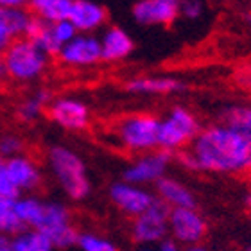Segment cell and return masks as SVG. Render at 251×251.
Masks as SVG:
<instances>
[{
	"instance_id": "18",
	"label": "cell",
	"mask_w": 251,
	"mask_h": 251,
	"mask_svg": "<svg viewBox=\"0 0 251 251\" xmlns=\"http://www.w3.org/2000/svg\"><path fill=\"white\" fill-rule=\"evenodd\" d=\"M156 196L169 208H196V196L185 183L171 176H163L156 183Z\"/></svg>"
},
{
	"instance_id": "23",
	"label": "cell",
	"mask_w": 251,
	"mask_h": 251,
	"mask_svg": "<svg viewBox=\"0 0 251 251\" xmlns=\"http://www.w3.org/2000/svg\"><path fill=\"white\" fill-rule=\"evenodd\" d=\"M52 241L36 230H24L11 237V251H54Z\"/></svg>"
},
{
	"instance_id": "1",
	"label": "cell",
	"mask_w": 251,
	"mask_h": 251,
	"mask_svg": "<svg viewBox=\"0 0 251 251\" xmlns=\"http://www.w3.org/2000/svg\"><path fill=\"white\" fill-rule=\"evenodd\" d=\"M176 160L194 173H251V138L223 122L206 126L192 146L176 152Z\"/></svg>"
},
{
	"instance_id": "9",
	"label": "cell",
	"mask_w": 251,
	"mask_h": 251,
	"mask_svg": "<svg viewBox=\"0 0 251 251\" xmlns=\"http://www.w3.org/2000/svg\"><path fill=\"white\" fill-rule=\"evenodd\" d=\"M208 231V225L198 208H171L169 233L179 246H198Z\"/></svg>"
},
{
	"instance_id": "7",
	"label": "cell",
	"mask_w": 251,
	"mask_h": 251,
	"mask_svg": "<svg viewBox=\"0 0 251 251\" xmlns=\"http://www.w3.org/2000/svg\"><path fill=\"white\" fill-rule=\"evenodd\" d=\"M169 214L171 208L156 198L149 208L133 219L131 237L140 246L162 244L169 235Z\"/></svg>"
},
{
	"instance_id": "36",
	"label": "cell",
	"mask_w": 251,
	"mask_h": 251,
	"mask_svg": "<svg viewBox=\"0 0 251 251\" xmlns=\"http://www.w3.org/2000/svg\"><path fill=\"white\" fill-rule=\"evenodd\" d=\"M4 77V65H2V52H0V79Z\"/></svg>"
},
{
	"instance_id": "6",
	"label": "cell",
	"mask_w": 251,
	"mask_h": 251,
	"mask_svg": "<svg viewBox=\"0 0 251 251\" xmlns=\"http://www.w3.org/2000/svg\"><path fill=\"white\" fill-rule=\"evenodd\" d=\"M158 117L151 113H133L122 117L113 127V133L126 151L146 154L158 149Z\"/></svg>"
},
{
	"instance_id": "24",
	"label": "cell",
	"mask_w": 251,
	"mask_h": 251,
	"mask_svg": "<svg viewBox=\"0 0 251 251\" xmlns=\"http://www.w3.org/2000/svg\"><path fill=\"white\" fill-rule=\"evenodd\" d=\"M24 230L25 228L16 215L15 199L0 196V233L7 237H15L16 233H20Z\"/></svg>"
},
{
	"instance_id": "26",
	"label": "cell",
	"mask_w": 251,
	"mask_h": 251,
	"mask_svg": "<svg viewBox=\"0 0 251 251\" xmlns=\"http://www.w3.org/2000/svg\"><path fill=\"white\" fill-rule=\"evenodd\" d=\"M77 248L81 251H119L115 242L108 241L97 233H92V231H79Z\"/></svg>"
},
{
	"instance_id": "33",
	"label": "cell",
	"mask_w": 251,
	"mask_h": 251,
	"mask_svg": "<svg viewBox=\"0 0 251 251\" xmlns=\"http://www.w3.org/2000/svg\"><path fill=\"white\" fill-rule=\"evenodd\" d=\"M0 251H11V237L0 233Z\"/></svg>"
},
{
	"instance_id": "10",
	"label": "cell",
	"mask_w": 251,
	"mask_h": 251,
	"mask_svg": "<svg viewBox=\"0 0 251 251\" xmlns=\"http://www.w3.org/2000/svg\"><path fill=\"white\" fill-rule=\"evenodd\" d=\"M47 117L65 131H84L92 121V111L84 100L72 95H61L50 100Z\"/></svg>"
},
{
	"instance_id": "21",
	"label": "cell",
	"mask_w": 251,
	"mask_h": 251,
	"mask_svg": "<svg viewBox=\"0 0 251 251\" xmlns=\"http://www.w3.org/2000/svg\"><path fill=\"white\" fill-rule=\"evenodd\" d=\"M72 4L74 0H29L27 11L45 24H56V22L68 20Z\"/></svg>"
},
{
	"instance_id": "39",
	"label": "cell",
	"mask_w": 251,
	"mask_h": 251,
	"mask_svg": "<svg viewBox=\"0 0 251 251\" xmlns=\"http://www.w3.org/2000/svg\"><path fill=\"white\" fill-rule=\"evenodd\" d=\"M250 251H251V250H250Z\"/></svg>"
},
{
	"instance_id": "34",
	"label": "cell",
	"mask_w": 251,
	"mask_h": 251,
	"mask_svg": "<svg viewBox=\"0 0 251 251\" xmlns=\"http://www.w3.org/2000/svg\"><path fill=\"white\" fill-rule=\"evenodd\" d=\"M185 251H206V248L201 246V244H198V246H188V248H185Z\"/></svg>"
},
{
	"instance_id": "13",
	"label": "cell",
	"mask_w": 251,
	"mask_h": 251,
	"mask_svg": "<svg viewBox=\"0 0 251 251\" xmlns=\"http://www.w3.org/2000/svg\"><path fill=\"white\" fill-rule=\"evenodd\" d=\"M4 165L7 178L20 196L36 192L43 185V171L40 167V163L25 152L20 156L4 160Z\"/></svg>"
},
{
	"instance_id": "37",
	"label": "cell",
	"mask_w": 251,
	"mask_h": 251,
	"mask_svg": "<svg viewBox=\"0 0 251 251\" xmlns=\"http://www.w3.org/2000/svg\"><path fill=\"white\" fill-rule=\"evenodd\" d=\"M246 25H248V29H250V32H251V13H248V15H246Z\"/></svg>"
},
{
	"instance_id": "8",
	"label": "cell",
	"mask_w": 251,
	"mask_h": 251,
	"mask_svg": "<svg viewBox=\"0 0 251 251\" xmlns=\"http://www.w3.org/2000/svg\"><path fill=\"white\" fill-rule=\"evenodd\" d=\"M171 162H173V154L167 151H162V149L140 154L124 169V173H122L124 179L122 181L138 185V187L156 183L158 179L167 176V169Z\"/></svg>"
},
{
	"instance_id": "27",
	"label": "cell",
	"mask_w": 251,
	"mask_h": 251,
	"mask_svg": "<svg viewBox=\"0 0 251 251\" xmlns=\"http://www.w3.org/2000/svg\"><path fill=\"white\" fill-rule=\"evenodd\" d=\"M25 151V140L16 133H4L0 135V158L9 160V158L20 156Z\"/></svg>"
},
{
	"instance_id": "15",
	"label": "cell",
	"mask_w": 251,
	"mask_h": 251,
	"mask_svg": "<svg viewBox=\"0 0 251 251\" xmlns=\"http://www.w3.org/2000/svg\"><path fill=\"white\" fill-rule=\"evenodd\" d=\"M68 22L81 34H95L108 22V11L102 4L94 0H74Z\"/></svg>"
},
{
	"instance_id": "31",
	"label": "cell",
	"mask_w": 251,
	"mask_h": 251,
	"mask_svg": "<svg viewBox=\"0 0 251 251\" xmlns=\"http://www.w3.org/2000/svg\"><path fill=\"white\" fill-rule=\"evenodd\" d=\"M29 0H0V7L2 9H24L27 7Z\"/></svg>"
},
{
	"instance_id": "19",
	"label": "cell",
	"mask_w": 251,
	"mask_h": 251,
	"mask_svg": "<svg viewBox=\"0 0 251 251\" xmlns=\"http://www.w3.org/2000/svg\"><path fill=\"white\" fill-rule=\"evenodd\" d=\"M31 20L32 15L27 11V7L24 9H2L0 7V52L15 38L25 36Z\"/></svg>"
},
{
	"instance_id": "35",
	"label": "cell",
	"mask_w": 251,
	"mask_h": 251,
	"mask_svg": "<svg viewBox=\"0 0 251 251\" xmlns=\"http://www.w3.org/2000/svg\"><path fill=\"white\" fill-rule=\"evenodd\" d=\"M138 251H158V248L154 250L152 246H140V250H138Z\"/></svg>"
},
{
	"instance_id": "14",
	"label": "cell",
	"mask_w": 251,
	"mask_h": 251,
	"mask_svg": "<svg viewBox=\"0 0 251 251\" xmlns=\"http://www.w3.org/2000/svg\"><path fill=\"white\" fill-rule=\"evenodd\" d=\"M111 203L121 210L122 214L129 215V217H138L144 214L154 201L156 196L147 190L146 187H138V185H131L126 181H117L108 190Z\"/></svg>"
},
{
	"instance_id": "17",
	"label": "cell",
	"mask_w": 251,
	"mask_h": 251,
	"mask_svg": "<svg viewBox=\"0 0 251 251\" xmlns=\"http://www.w3.org/2000/svg\"><path fill=\"white\" fill-rule=\"evenodd\" d=\"M187 88L183 81L171 75H144L129 79L124 90L133 95H174Z\"/></svg>"
},
{
	"instance_id": "11",
	"label": "cell",
	"mask_w": 251,
	"mask_h": 251,
	"mask_svg": "<svg viewBox=\"0 0 251 251\" xmlns=\"http://www.w3.org/2000/svg\"><path fill=\"white\" fill-rule=\"evenodd\" d=\"M61 65L70 68H88L102 61L100 54V40L97 34H81L63 45L56 56Z\"/></svg>"
},
{
	"instance_id": "30",
	"label": "cell",
	"mask_w": 251,
	"mask_h": 251,
	"mask_svg": "<svg viewBox=\"0 0 251 251\" xmlns=\"http://www.w3.org/2000/svg\"><path fill=\"white\" fill-rule=\"evenodd\" d=\"M0 196H5V198H13L16 199L20 194L16 192V188L13 187V183L7 178V173H5V165L4 160L0 158Z\"/></svg>"
},
{
	"instance_id": "29",
	"label": "cell",
	"mask_w": 251,
	"mask_h": 251,
	"mask_svg": "<svg viewBox=\"0 0 251 251\" xmlns=\"http://www.w3.org/2000/svg\"><path fill=\"white\" fill-rule=\"evenodd\" d=\"M204 13V2L203 0H181L179 7V16H183L187 20H198Z\"/></svg>"
},
{
	"instance_id": "28",
	"label": "cell",
	"mask_w": 251,
	"mask_h": 251,
	"mask_svg": "<svg viewBox=\"0 0 251 251\" xmlns=\"http://www.w3.org/2000/svg\"><path fill=\"white\" fill-rule=\"evenodd\" d=\"M50 29H52V34H54V38H56V42L59 43V47L67 45L70 40H74V38L77 36L75 27H74L68 20H61V22H56V24H50Z\"/></svg>"
},
{
	"instance_id": "32",
	"label": "cell",
	"mask_w": 251,
	"mask_h": 251,
	"mask_svg": "<svg viewBox=\"0 0 251 251\" xmlns=\"http://www.w3.org/2000/svg\"><path fill=\"white\" fill-rule=\"evenodd\" d=\"M158 251H183V250H181V246L176 244L173 239H165V241L158 246Z\"/></svg>"
},
{
	"instance_id": "20",
	"label": "cell",
	"mask_w": 251,
	"mask_h": 251,
	"mask_svg": "<svg viewBox=\"0 0 251 251\" xmlns=\"http://www.w3.org/2000/svg\"><path fill=\"white\" fill-rule=\"evenodd\" d=\"M52 92L49 88H36L31 95L20 100L16 106V117L24 124H32L36 122L42 115L47 113V108L52 100Z\"/></svg>"
},
{
	"instance_id": "38",
	"label": "cell",
	"mask_w": 251,
	"mask_h": 251,
	"mask_svg": "<svg viewBox=\"0 0 251 251\" xmlns=\"http://www.w3.org/2000/svg\"><path fill=\"white\" fill-rule=\"evenodd\" d=\"M246 204H248V208L251 210V194H250V196H248V198H246Z\"/></svg>"
},
{
	"instance_id": "16",
	"label": "cell",
	"mask_w": 251,
	"mask_h": 251,
	"mask_svg": "<svg viewBox=\"0 0 251 251\" xmlns=\"http://www.w3.org/2000/svg\"><path fill=\"white\" fill-rule=\"evenodd\" d=\"M100 40V54L102 61L119 63L124 61L135 52V40L129 32L119 25L106 27Z\"/></svg>"
},
{
	"instance_id": "3",
	"label": "cell",
	"mask_w": 251,
	"mask_h": 251,
	"mask_svg": "<svg viewBox=\"0 0 251 251\" xmlns=\"http://www.w3.org/2000/svg\"><path fill=\"white\" fill-rule=\"evenodd\" d=\"M45 162L56 185L70 201H84L92 194L86 163L74 149L54 144L47 149Z\"/></svg>"
},
{
	"instance_id": "4",
	"label": "cell",
	"mask_w": 251,
	"mask_h": 251,
	"mask_svg": "<svg viewBox=\"0 0 251 251\" xmlns=\"http://www.w3.org/2000/svg\"><path fill=\"white\" fill-rule=\"evenodd\" d=\"M49 63L50 58L27 38H15L2 50L4 75L18 84L36 83L49 70Z\"/></svg>"
},
{
	"instance_id": "12",
	"label": "cell",
	"mask_w": 251,
	"mask_h": 251,
	"mask_svg": "<svg viewBox=\"0 0 251 251\" xmlns=\"http://www.w3.org/2000/svg\"><path fill=\"white\" fill-rule=\"evenodd\" d=\"M181 0H136L131 16L146 27H169L179 18Z\"/></svg>"
},
{
	"instance_id": "25",
	"label": "cell",
	"mask_w": 251,
	"mask_h": 251,
	"mask_svg": "<svg viewBox=\"0 0 251 251\" xmlns=\"http://www.w3.org/2000/svg\"><path fill=\"white\" fill-rule=\"evenodd\" d=\"M223 124L230 126V127L241 131V133H244V135L251 138V106H228L223 111Z\"/></svg>"
},
{
	"instance_id": "2",
	"label": "cell",
	"mask_w": 251,
	"mask_h": 251,
	"mask_svg": "<svg viewBox=\"0 0 251 251\" xmlns=\"http://www.w3.org/2000/svg\"><path fill=\"white\" fill-rule=\"evenodd\" d=\"M15 210L25 230L45 233L56 250L77 246L79 230L74 226L72 214L65 203L27 194L15 199Z\"/></svg>"
},
{
	"instance_id": "22",
	"label": "cell",
	"mask_w": 251,
	"mask_h": 251,
	"mask_svg": "<svg viewBox=\"0 0 251 251\" xmlns=\"http://www.w3.org/2000/svg\"><path fill=\"white\" fill-rule=\"evenodd\" d=\"M24 38L31 40L42 52L47 54L49 58H56L59 54V50H61L59 43L56 42V38L52 34L50 24H45V22L38 20L34 16H32V20L29 24V27H27V32Z\"/></svg>"
},
{
	"instance_id": "5",
	"label": "cell",
	"mask_w": 251,
	"mask_h": 251,
	"mask_svg": "<svg viewBox=\"0 0 251 251\" xmlns=\"http://www.w3.org/2000/svg\"><path fill=\"white\" fill-rule=\"evenodd\" d=\"M201 122L192 111L185 106H173L167 115L160 119L158 127V149L176 154L192 146L199 135Z\"/></svg>"
}]
</instances>
